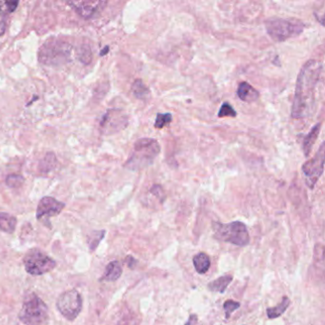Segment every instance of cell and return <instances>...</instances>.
<instances>
[{"mask_svg": "<svg viewBox=\"0 0 325 325\" xmlns=\"http://www.w3.org/2000/svg\"><path fill=\"white\" fill-rule=\"evenodd\" d=\"M290 299L288 296H283L282 302L276 307L268 308L267 316L269 318H277L281 317L282 314L289 307Z\"/></svg>", "mask_w": 325, "mask_h": 325, "instance_id": "d6986e66", "label": "cell"}, {"mask_svg": "<svg viewBox=\"0 0 325 325\" xmlns=\"http://www.w3.org/2000/svg\"><path fill=\"white\" fill-rule=\"evenodd\" d=\"M213 230L215 237L217 239L234 245L246 246L250 242L247 227L245 224L240 221H234L226 224L214 222Z\"/></svg>", "mask_w": 325, "mask_h": 325, "instance_id": "5b68a950", "label": "cell"}, {"mask_svg": "<svg viewBox=\"0 0 325 325\" xmlns=\"http://www.w3.org/2000/svg\"><path fill=\"white\" fill-rule=\"evenodd\" d=\"M18 318L26 325L46 324L49 320L48 306L35 293H31L23 302Z\"/></svg>", "mask_w": 325, "mask_h": 325, "instance_id": "3957f363", "label": "cell"}, {"mask_svg": "<svg viewBox=\"0 0 325 325\" xmlns=\"http://www.w3.org/2000/svg\"><path fill=\"white\" fill-rule=\"evenodd\" d=\"M173 116L170 113L167 114H158L155 120V128L162 129L172 121Z\"/></svg>", "mask_w": 325, "mask_h": 325, "instance_id": "7402d4cb", "label": "cell"}, {"mask_svg": "<svg viewBox=\"0 0 325 325\" xmlns=\"http://www.w3.org/2000/svg\"><path fill=\"white\" fill-rule=\"evenodd\" d=\"M16 225V218L8 213H0V230L9 234L14 233Z\"/></svg>", "mask_w": 325, "mask_h": 325, "instance_id": "ac0fdd59", "label": "cell"}, {"mask_svg": "<svg viewBox=\"0 0 325 325\" xmlns=\"http://www.w3.org/2000/svg\"><path fill=\"white\" fill-rule=\"evenodd\" d=\"M7 184L10 187H19L23 183V178L20 176H17V174H11L7 178Z\"/></svg>", "mask_w": 325, "mask_h": 325, "instance_id": "d4e9b609", "label": "cell"}, {"mask_svg": "<svg viewBox=\"0 0 325 325\" xmlns=\"http://www.w3.org/2000/svg\"><path fill=\"white\" fill-rule=\"evenodd\" d=\"M23 263L27 273L32 276H42L56 267V261L39 249H32L25 255Z\"/></svg>", "mask_w": 325, "mask_h": 325, "instance_id": "8992f818", "label": "cell"}, {"mask_svg": "<svg viewBox=\"0 0 325 325\" xmlns=\"http://www.w3.org/2000/svg\"><path fill=\"white\" fill-rule=\"evenodd\" d=\"M324 142H322L314 158L304 163L302 170L305 176L306 185L310 189L315 187L324 170Z\"/></svg>", "mask_w": 325, "mask_h": 325, "instance_id": "ba28073f", "label": "cell"}, {"mask_svg": "<svg viewBox=\"0 0 325 325\" xmlns=\"http://www.w3.org/2000/svg\"><path fill=\"white\" fill-rule=\"evenodd\" d=\"M122 274V266L119 261H111L105 268V272L102 277L101 281L104 282H116Z\"/></svg>", "mask_w": 325, "mask_h": 325, "instance_id": "5bb4252c", "label": "cell"}, {"mask_svg": "<svg viewBox=\"0 0 325 325\" xmlns=\"http://www.w3.org/2000/svg\"><path fill=\"white\" fill-rule=\"evenodd\" d=\"M196 320H197L196 316H195V315H192L185 325H195V322H196Z\"/></svg>", "mask_w": 325, "mask_h": 325, "instance_id": "484cf974", "label": "cell"}, {"mask_svg": "<svg viewBox=\"0 0 325 325\" xmlns=\"http://www.w3.org/2000/svg\"><path fill=\"white\" fill-rule=\"evenodd\" d=\"M269 36L277 42L285 41L299 36L304 29V24L296 19L271 18L265 23Z\"/></svg>", "mask_w": 325, "mask_h": 325, "instance_id": "277c9868", "label": "cell"}, {"mask_svg": "<svg viewBox=\"0 0 325 325\" xmlns=\"http://www.w3.org/2000/svg\"><path fill=\"white\" fill-rule=\"evenodd\" d=\"M132 92H133V94H135V96L139 99L146 98L150 94V90L148 89V87L145 85L144 82L141 80H137L133 83Z\"/></svg>", "mask_w": 325, "mask_h": 325, "instance_id": "ffe728a7", "label": "cell"}, {"mask_svg": "<svg viewBox=\"0 0 325 325\" xmlns=\"http://www.w3.org/2000/svg\"><path fill=\"white\" fill-rule=\"evenodd\" d=\"M232 282H233V277L230 274H225L208 283V288L213 292H218L220 294H223L225 290Z\"/></svg>", "mask_w": 325, "mask_h": 325, "instance_id": "2e32d148", "label": "cell"}, {"mask_svg": "<svg viewBox=\"0 0 325 325\" xmlns=\"http://www.w3.org/2000/svg\"><path fill=\"white\" fill-rule=\"evenodd\" d=\"M160 153V145L155 138H140L134 145V150L125 167L132 171H139L152 165Z\"/></svg>", "mask_w": 325, "mask_h": 325, "instance_id": "7a4b0ae2", "label": "cell"}, {"mask_svg": "<svg viewBox=\"0 0 325 325\" xmlns=\"http://www.w3.org/2000/svg\"><path fill=\"white\" fill-rule=\"evenodd\" d=\"M128 125V116L121 110L112 109L103 116L101 128L105 135H112L123 130Z\"/></svg>", "mask_w": 325, "mask_h": 325, "instance_id": "9c48e42d", "label": "cell"}, {"mask_svg": "<svg viewBox=\"0 0 325 325\" xmlns=\"http://www.w3.org/2000/svg\"><path fill=\"white\" fill-rule=\"evenodd\" d=\"M218 117H226V116H229V117H235L237 116V112L235 111V109L232 107L231 104H229L228 102H224L223 104L221 105L220 110L217 114Z\"/></svg>", "mask_w": 325, "mask_h": 325, "instance_id": "603a6c76", "label": "cell"}, {"mask_svg": "<svg viewBox=\"0 0 325 325\" xmlns=\"http://www.w3.org/2000/svg\"><path fill=\"white\" fill-rule=\"evenodd\" d=\"M240 304L237 303V302H234V301H226L223 304L224 311H225V318H228L231 317V314L234 311L239 309Z\"/></svg>", "mask_w": 325, "mask_h": 325, "instance_id": "cb8c5ba5", "label": "cell"}, {"mask_svg": "<svg viewBox=\"0 0 325 325\" xmlns=\"http://www.w3.org/2000/svg\"><path fill=\"white\" fill-rule=\"evenodd\" d=\"M105 233L104 230L102 231H94L91 233V235L88 237V245L91 251H94L97 246L99 245L101 241L103 238L105 237Z\"/></svg>", "mask_w": 325, "mask_h": 325, "instance_id": "44dd1931", "label": "cell"}, {"mask_svg": "<svg viewBox=\"0 0 325 325\" xmlns=\"http://www.w3.org/2000/svg\"><path fill=\"white\" fill-rule=\"evenodd\" d=\"M322 72V64L308 60L302 68L296 80L292 116L296 119L311 116L317 109V89Z\"/></svg>", "mask_w": 325, "mask_h": 325, "instance_id": "6da1fadb", "label": "cell"}, {"mask_svg": "<svg viewBox=\"0 0 325 325\" xmlns=\"http://www.w3.org/2000/svg\"><path fill=\"white\" fill-rule=\"evenodd\" d=\"M106 4L107 2H104V1H71L69 2V5H71L72 9L83 18H90L94 15H96L98 12L102 11Z\"/></svg>", "mask_w": 325, "mask_h": 325, "instance_id": "8fae6325", "label": "cell"}, {"mask_svg": "<svg viewBox=\"0 0 325 325\" xmlns=\"http://www.w3.org/2000/svg\"><path fill=\"white\" fill-rule=\"evenodd\" d=\"M195 271L198 274H204L209 270L211 261L210 258L205 253H198L193 259Z\"/></svg>", "mask_w": 325, "mask_h": 325, "instance_id": "e0dca14e", "label": "cell"}, {"mask_svg": "<svg viewBox=\"0 0 325 325\" xmlns=\"http://www.w3.org/2000/svg\"><path fill=\"white\" fill-rule=\"evenodd\" d=\"M65 204L57 201L56 198L51 196L43 197L37 206L36 210V218L40 221H44L45 223L48 222L50 225L49 219L53 217L58 216L62 210L64 209Z\"/></svg>", "mask_w": 325, "mask_h": 325, "instance_id": "30bf717a", "label": "cell"}, {"mask_svg": "<svg viewBox=\"0 0 325 325\" xmlns=\"http://www.w3.org/2000/svg\"><path fill=\"white\" fill-rule=\"evenodd\" d=\"M82 296L77 290H68L58 296L57 307L60 314L68 320H74L82 310Z\"/></svg>", "mask_w": 325, "mask_h": 325, "instance_id": "52a82bcc", "label": "cell"}, {"mask_svg": "<svg viewBox=\"0 0 325 325\" xmlns=\"http://www.w3.org/2000/svg\"><path fill=\"white\" fill-rule=\"evenodd\" d=\"M238 96L242 102L252 103L257 102L260 97V93L251 84L247 82H241L238 88Z\"/></svg>", "mask_w": 325, "mask_h": 325, "instance_id": "7c38bea8", "label": "cell"}, {"mask_svg": "<svg viewBox=\"0 0 325 325\" xmlns=\"http://www.w3.org/2000/svg\"><path fill=\"white\" fill-rule=\"evenodd\" d=\"M320 129H321V123H318L311 129L310 133L306 137H304L303 150H304L305 157L309 156V154L312 151L313 146L315 144L316 140L318 139V135L320 133Z\"/></svg>", "mask_w": 325, "mask_h": 325, "instance_id": "9a60e30c", "label": "cell"}, {"mask_svg": "<svg viewBox=\"0 0 325 325\" xmlns=\"http://www.w3.org/2000/svg\"><path fill=\"white\" fill-rule=\"evenodd\" d=\"M17 5V1H0V36L5 33L8 15L15 11Z\"/></svg>", "mask_w": 325, "mask_h": 325, "instance_id": "4fadbf2b", "label": "cell"}]
</instances>
